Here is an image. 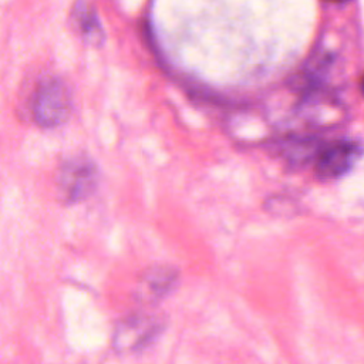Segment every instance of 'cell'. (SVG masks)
<instances>
[{"label":"cell","mask_w":364,"mask_h":364,"mask_svg":"<svg viewBox=\"0 0 364 364\" xmlns=\"http://www.w3.org/2000/svg\"><path fill=\"white\" fill-rule=\"evenodd\" d=\"M320 148L314 141L307 139H293L287 141L283 146V155L293 165H304L311 159H316Z\"/></svg>","instance_id":"7"},{"label":"cell","mask_w":364,"mask_h":364,"mask_svg":"<svg viewBox=\"0 0 364 364\" xmlns=\"http://www.w3.org/2000/svg\"><path fill=\"white\" fill-rule=\"evenodd\" d=\"M361 92L364 94V77H363V80H361Z\"/></svg>","instance_id":"8"},{"label":"cell","mask_w":364,"mask_h":364,"mask_svg":"<svg viewBox=\"0 0 364 364\" xmlns=\"http://www.w3.org/2000/svg\"><path fill=\"white\" fill-rule=\"evenodd\" d=\"M178 280L179 272L173 266L156 264L148 267L138 280L136 297L144 303H156L176 287Z\"/></svg>","instance_id":"5"},{"label":"cell","mask_w":364,"mask_h":364,"mask_svg":"<svg viewBox=\"0 0 364 364\" xmlns=\"http://www.w3.org/2000/svg\"><path fill=\"white\" fill-rule=\"evenodd\" d=\"M164 318L146 311L122 317L112 333V347L119 354H132L148 347L162 331Z\"/></svg>","instance_id":"2"},{"label":"cell","mask_w":364,"mask_h":364,"mask_svg":"<svg viewBox=\"0 0 364 364\" xmlns=\"http://www.w3.org/2000/svg\"><path fill=\"white\" fill-rule=\"evenodd\" d=\"M71 24L82 40L91 46L104 43V28L91 0H75L71 9Z\"/></svg>","instance_id":"6"},{"label":"cell","mask_w":364,"mask_h":364,"mask_svg":"<svg viewBox=\"0 0 364 364\" xmlns=\"http://www.w3.org/2000/svg\"><path fill=\"white\" fill-rule=\"evenodd\" d=\"M100 171L94 159L87 155H74L65 159L57 172V185L68 203L88 199L98 186Z\"/></svg>","instance_id":"3"},{"label":"cell","mask_w":364,"mask_h":364,"mask_svg":"<svg viewBox=\"0 0 364 364\" xmlns=\"http://www.w3.org/2000/svg\"><path fill=\"white\" fill-rule=\"evenodd\" d=\"M331 1H341V0H331Z\"/></svg>","instance_id":"9"},{"label":"cell","mask_w":364,"mask_h":364,"mask_svg":"<svg viewBox=\"0 0 364 364\" xmlns=\"http://www.w3.org/2000/svg\"><path fill=\"white\" fill-rule=\"evenodd\" d=\"M363 155V146L355 141H336L320 148L314 162L316 175L330 181L344 176Z\"/></svg>","instance_id":"4"},{"label":"cell","mask_w":364,"mask_h":364,"mask_svg":"<svg viewBox=\"0 0 364 364\" xmlns=\"http://www.w3.org/2000/svg\"><path fill=\"white\" fill-rule=\"evenodd\" d=\"M71 109V92L63 80L47 77L38 82L31 98V115L38 127H61L70 118Z\"/></svg>","instance_id":"1"}]
</instances>
